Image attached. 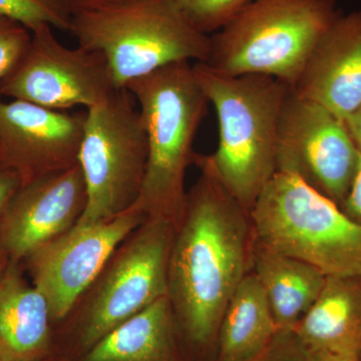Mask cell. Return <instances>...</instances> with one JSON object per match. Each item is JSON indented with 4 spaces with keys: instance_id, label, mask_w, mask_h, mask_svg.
<instances>
[{
    "instance_id": "cell-1",
    "label": "cell",
    "mask_w": 361,
    "mask_h": 361,
    "mask_svg": "<svg viewBox=\"0 0 361 361\" xmlns=\"http://www.w3.org/2000/svg\"><path fill=\"white\" fill-rule=\"evenodd\" d=\"M174 228L168 262V297L183 341L192 351L215 356L227 304L252 266L250 215L223 186L206 155ZM213 361V360H212Z\"/></svg>"
},
{
    "instance_id": "cell-2",
    "label": "cell",
    "mask_w": 361,
    "mask_h": 361,
    "mask_svg": "<svg viewBox=\"0 0 361 361\" xmlns=\"http://www.w3.org/2000/svg\"><path fill=\"white\" fill-rule=\"evenodd\" d=\"M194 71L219 123V144L207 156L223 186L250 214L277 172L279 126L290 87L263 75H221L206 63Z\"/></svg>"
},
{
    "instance_id": "cell-3",
    "label": "cell",
    "mask_w": 361,
    "mask_h": 361,
    "mask_svg": "<svg viewBox=\"0 0 361 361\" xmlns=\"http://www.w3.org/2000/svg\"><path fill=\"white\" fill-rule=\"evenodd\" d=\"M137 102L148 142L139 204L147 218L177 225L184 213L185 180L194 164V140L209 102L194 65L173 63L126 87Z\"/></svg>"
},
{
    "instance_id": "cell-4",
    "label": "cell",
    "mask_w": 361,
    "mask_h": 361,
    "mask_svg": "<svg viewBox=\"0 0 361 361\" xmlns=\"http://www.w3.org/2000/svg\"><path fill=\"white\" fill-rule=\"evenodd\" d=\"M78 45L99 52L116 90L173 63H206L211 37L174 0H127L71 16Z\"/></svg>"
},
{
    "instance_id": "cell-5",
    "label": "cell",
    "mask_w": 361,
    "mask_h": 361,
    "mask_svg": "<svg viewBox=\"0 0 361 361\" xmlns=\"http://www.w3.org/2000/svg\"><path fill=\"white\" fill-rule=\"evenodd\" d=\"M338 16L334 0H253L211 37L204 63L221 75H263L292 87Z\"/></svg>"
},
{
    "instance_id": "cell-6",
    "label": "cell",
    "mask_w": 361,
    "mask_h": 361,
    "mask_svg": "<svg viewBox=\"0 0 361 361\" xmlns=\"http://www.w3.org/2000/svg\"><path fill=\"white\" fill-rule=\"evenodd\" d=\"M249 215L262 245L326 276H361V226L297 176L275 173Z\"/></svg>"
},
{
    "instance_id": "cell-7",
    "label": "cell",
    "mask_w": 361,
    "mask_h": 361,
    "mask_svg": "<svg viewBox=\"0 0 361 361\" xmlns=\"http://www.w3.org/2000/svg\"><path fill=\"white\" fill-rule=\"evenodd\" d=\"M174 228L167 221L147 218L114 252L63 320L73 323L80 355L157 299L168 295Z\"/></svg>"
},
{
    "instance_id": "cell-8",
    "label": "cell",
    "mask_w": 361,
    "mask_h": 361,
    "mask_svg": "<svg viewBox=\"0 0 361 361\" xmlns=\"http://www.w3.org/2000/svg\"><path fill=\"white\" fill-rule=\"evenodd\" d=\"M87 111L78 155L87 206L78 227L113 219L137 204L148 159L139 108L127 89L115 90Z\"/></svg>"
},
{
    "instance_id": "cell-9",
    "label": "cell",
    "mask_w": 361,
    "mask_h": 361,
    "mask_svg": "<svg viewBox=\"0 0 361 361\" xmlns=\"http://www.w3.org/2000/svg\"><path fill=\"white\" fill-rule=\"evenodd\" d=\"M360 158L345 122L290 87L280 120L277 172L297 176L341 206Z\"/></svg>"
},
{
    "instance_id": "cell-10",
    "label": "cell",
    "mask_w": 361,
    "mask_h": 361,
    "mask_svg": "<svg viewBox=\"0 0 361 361\" xmlns=\"http://www.w3.org/2000/svg\"><path fill=\"white\" fill-rule=\"evenodd\" d=\"M30 49L11 75L0 82V94L52 110H85L116 90L104 56L78 45L61 44L52 26L32 32Z\"/></svg>"
},
{
    "instance_id": "cell-11",
    "label": "cell",
    "mask_w": 361,
    "mask_h": 361,
    "mask_svg": "<svg viewBox=\"0 0 361 361\" xmlns=\"http://www.w3.org/2000/svg\"><path fill=\"white\" fill-rule=\"evenodd\" d=\"M146 219L137 202L106 222L73 226L26 258L32 284L47 299L52 322L68 317L114 252Z\"/></svg>"
},
{
    "instance_id": "cell-12",
    "label": "cell",
    "mask_w": 361,
    "mask_h": 361,
    "mask_svg": "<svg viewBox=\"0 0 361 361\" xmlns=\"http://www.w3.org/2000/svg\"><path fill=\"white\" fill-rule=\"evenodd\" d=\"M85 116L0 94V165L16 170L23 185L78 165Z\"/></svg>"
},
{
    "instance_id": "cell-13",
    "label": "cell",
    "mask_w": 361,
    "mask_h": 361,
    "mask_svg": "<svg viewBox=\"0 0 361 361\" xmlns=\"http://www.w3.org/2000/svg\"><path fill=\"white\" fill-rule=\"evenodd\" d=\"M87 206L80 165L23 185L0 220V250L20 262L70 231Z\"/></svg>"
},
{
    "instance_id": "cell-14",
    "label": "cell",
    "mask_w": 361,
    "mask_h": 361,
    "mask_svg": "<svg viewBox=\"0 0 361 361\" xmlns=\"http://www.w3.org/2000/svg\"><path fill=\"white\" fill-rule=\"evenodd\" d=\"M346 121L361 108V11L341 16L319 40L291 87Z\"/></svg>"
},
{
    "instance_id": "cell-15",
    "label": "cell",
    "mask_w": 361,
    "mask_h": 361,
    "mask_svg": "<svg viewBox=\"0 0 361 361\" xmlns=\"http://www.w3.org/2000/svg\"><path fill=\"white\" fill-rule=\"evenodd\" d=\"M52 324L47 299L11 261L0 279V358L44 360L51 356Z\"/></svg>"
},
{
    "instance_id": "cell-16",
    "label": "cell",
    "mask_w": 361,
    "mask_h": 361,
    "mask_svg": "<svg viewBox=\"0 0 361 361\" xmlns=\"http://www.w3.org/2000/svg\"><path fill=\"white\" fill-rule=\"evenodd\" d=\"M306 350L361 357V276H327L292 330Z\"/></svg>"
},
{
    "instance_id": "cell-17",
    "label": "cell",
    "mask_w": 361,
    "mask_h": 361,
    "mask_svg": "<svg viewBox=\"0 0 361 361\" xmlns=\"http://www.w3.org/2000/svg\"><path fill=\"white\" fill-rule=\"evenodd\" d=\"M168 295L109 332L80 361H188Z\"/></svg>"
},
{
    "instance_id": "cell-18",
    "label": "cell",
    "mask_w": 361,
    "mask_h": 361,
    "mask_svg": "<svg viewBox=\"0 0 361 361\" xmlns=\"http://www.w3.org/2000/svg\"><path fill=\"white\" fill-rule=\"evenodd\" d=\"M252 272L264 291L280 330H293L319 295L326 275L299 259L272 250L254 238Z\"/></svg>"
},
{
    "instance_id": "cell-19",
    "label": "cell",
    "mask_w": 361,
    "mask_h": 361,
    "mask_svg": "<svg viewBox=\"0 0 361 361\" xmlns=\"http://www.w3.org/2000/svg\"><path fill=\"white\" fill-rule=\"evenodd\" d=\"M280 331L264 291L250 271L227 304L213 361H255Z\"/></svg>"
},
{
    "instance_id": "cell-20",
    "label": "cell",
    "mask_w": 361,
    "mask_h": 361,
    "mask_svg": "<svg viewBox=\"0 0 361 361\" xmlns=\"http://www.w3.org/2000/svg\"><path fill=\"white\" fill-rule=\"evenodd\" d=\"M0 16L20 21L32 32L42 25L68 32L71 20L63 0H0Z\"/></svg>"
},
{
    "instance_id": "cell-21",
    "label": "cell",
    "mask_w": 361,
    "mask_h": 361,
    "mask_svg": "<svg viewBox=\"0 0 361 361\" xmlns=\"http://www.w3.org/2000/svg\"><path fill=\"white\" fill-rule=\"evenodd\" d=\"M190 23L200 32L215 33L253 0H174Z\"/></svg>"
},
{
    "instance_id": "cell-22",
    "label": "cell",
    "mask_w": 361,
    "mask_h": 361,
    "mask_svg": "<svg viewBox=\"0 0 361 361\" xmlns=\"http://www.w3.org/2000/svg\"><path fill=\"white\" fill-rule=\"evenodd\" d=\"M32 39V30L20 21L0 16V82L20 63Z\"/></svg>"
},
{
    "instance_id": "cell-23",
    "label": "cell",
    "mask_w": 361,
    "mask_h": 361,
    "mask_svg": "<svg viewBox=\"0 0 361 361\" xmlns=\"http://www.w3.org/2000/svg\"><path fill=\"white\" fill-rule=\"evenodd\" d=\"M306 350L292 330H281L264 355L255 361H305Z\"/></svg>"
},
{
    "instance_id": "cell-24",
    "label": "cell",
    "mask_w": 361,
    "mask_h": 361,
    "mask_svg": "<svg viewBox=\"0 0 361 361\" xmlns=\"http://www.w3.org/2000/svg\"><path fill=\"white\" fill-rule=\"evenodd\" d=\"M21 186L23 180L16 170L0 165V220Z\"/></svg>"
},
{
    "instance_id": "cell-25",
    "label": "cell",
    "mask_w": 361,
    "mask_h": 361,
    "mask_svg": "<svg viewBox=\"0 0 361 361\" xmlns=\"http://www.w3.org/2000/svg\"><path fill=\"white\" fill-rule=\"evenodd\" d=\"M339 208L349 219L361 226V158L350 189Z\"/></svg>"
},
{
    "instance_id": "cell-26",
    "label": "cell",
    "mask_w": 361,
    "mask_h": 361,
    "mask_svg": "<svg viewBox=\"0 0 361 361\" xmlns=\"http://www.w3.org/2000/svg\"><path fill=\"white\" fill-rule=\"evenodd\" d=\"M123 1L127 0H63L71 16L82 11H96Z\"/></svg>"
},
{
    "instance_id": "cell-27",
    "label": "cell",
    "mask_w": 361,
    "mask_h": 361,
    "mask_svg": "<svg viewBox=\"0 0 361 361\" xmlns=\"http://www.w3.org/2000/svg\"><path fill=\"white\" fill-rule=\"evenodd\" d=\"M305 361H360V358L355 357V356L339 355V353H327V351L306 350Z\"/></svg>"
},
{
    "instance_id": "cell-28",
    "label": "cell",
    "mask_w": 361,
    "mask_h": 361,
    "mask_svg": "<svg viewBox=\"0 0 361 361\" xmlns=\"http://www.w3.org/2000/svg\"><path fill=\"white\" fill-rule=\"evenodd\" d=\"M344 122L346 123L349 134L361 153V108Z\"/></svg>"
},
{
    "instance_id": "cell-29",
    "label": "cell",
    "mask_w": 361,
    "mask_h": 361,
    "mask_svg": "<svg viewBox=\"0 0 361 361\" xmlns=\"http://www.w3.org/2000/svg\"><path fill=\"white\" fill-rule=\"evenodd\" d=\"M11 259L6 255L4 252L0 250V279L4 276V272H6L7 267H8Z\"/></svg>"
},
{
    "instance_id": "cell-30",
    "label": "cell",
    "mask_w": 361,
    "mask_h": 361,
    "mask_svg": "<svg viewBox=\"0 0 361 361\" xmlns=\"http://www.w3.org/2000/svg\"><path fill=\"white\" fill-rule=\"evenodd\" d=\"M42 361H77L71 360V358L66 357V356H54L51 355L49 357L45 358L44 360Z\"/></svg>"
},
{
    "instance_id": "cell-31",
    "label": "cell",
    "mask_w": 361,
    "mask_h": 361,
    "mask_svg": "<svg viewBox=\"0 0 361 361\" xmlns=\"http://www.w3.org/2000/svg\"><path fill=\"white\" fill-rule=\"evenodd\" d=\"M0 361H11V360H4V358H0Z\"/></svg>"
},
{
    "instance_id": "cell-32",
    "label": "cell",
    "mask_w": 361,
    "mask_h": 361,
    "mask_svg": "<svg viewBox=\"0 0 361 361\" xmlns=\"http://www.w3.org/2000/svg\"><path fill=\"white\" fill-rule=\"evenodd\" d=\"M360 361H361V357H360Z\"/></svg>"
}]
</instances>
